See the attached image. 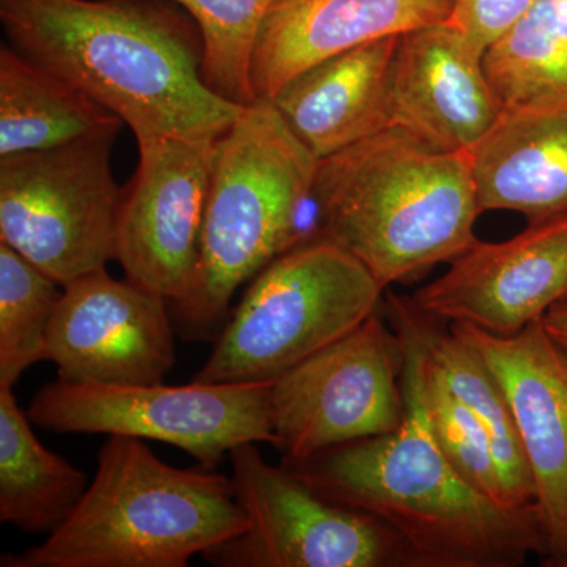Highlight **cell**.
I'll return each instance as SVG.
<instances>
[{
  "label": "cell",
  "instance_id": "cell-12",
  "mask_svg": "<svg viewBox=\"0 0 567 567\" xmlns=\"http://www.w3.org/2000/svg\"><path fill=\"white\" fill-rule=\"evenodd\" d=\"M175 334L166 298L103 268L63 287L47 361L62 382L153 385L174 368Z\"/></svg>",
  "mask_w": 567,
  "mask_h": 567
},
{
  "label": "cell",
  "instance_id": "cell-28",
  "mask_svg": "<svg viewBox=\"0 0 567 567\" xmlns=\"http://www.w3.org/2000/svg\"><path fill=\"white\" fill-rule=\"evenodd\" d=\"M554 566L567 567V555H565V557H563L561 559H558V561L555 563Z\"/></svg>",
  "mask_w": 567,
  "mask_h": 567
},
{
  "label": "cell",
  "instance_id": "cell-21",
  "mask_svg": "<svg viewBox=\"0 0 567 567\" xmlns=\"http://www.w3.org/2000/svg\"><path fill=\"white\" fill-rule=\"evenodd\" d=\"M410 300V298H409ZM412 303V301H410ZM413 305V303H412ZM415 308V306H413ZM425 358L446 386L486 431L502 477L507 506L536 503V483L502 388L480 353L461 336L415 308Z\"/></svg>",
  "mask_w": 567,
  "mask_h": 567
},
{
  "label": "cell",
  "instance_id": "cell-18",
  "mask_svg": "<svg viewBox=\"0 0 567 567\" xmlns=\"http://www.w3.org/2000/svg\"><path fill=\"white\" fill-rule=\"evenodd\" d=\"M399 37L309 66L270 102L295 136L323 159L391 126L390 81Z\"/></svg>",
  "mask_w": 567,
  "mask_h": 567
},
{
  "label": "cell",
  "instance_id": "cell-8",
  "mask_svg": "<svg viewBox=\"0 0 567 567\" xmlns=\"http://www.w3.org/2000/svg\"><path fill=\"white\" fill-rule=\"evenodd\" d=\"M271 382L188 385L48 383L33 395L28 416L54 434H102L156 440L216 470L234 447L270 443Z\"/></svg>",
  "mask_w": 567,
  "mask_h": 567
},
{
  "label": "cell",
  "instance_id": "cell-3",
  "mask_svg": "<svg viewBox=\"0 0 567 567\" xmlns=\"http://www.w3.org/2000/svg\"><path fill=\"white\" fill-rule=\"evenodd\" d=\"M311 200L316 234L353 254L385 289L420 281L480 241L468 155L401 126L320 159Z\"/></svg>",
  "mask_w": 567,
  "mask_h": 567
},
{
  "label": "cell",
  "instance_id": "cell-5",
  "mask_svg": "<svg viewBox=\"0 0 567 567\" xmlns=\"http://www.w3.org/2000/svg\"><path fill=\"white\" fill-rule=\"evenodd\" d=\"M319 162L267 99L245 106L216 140L196 278L188 297L169 305L178 336L215 341L238 290L300 241L298 215Z\"/></svg>",
  "mask_w": 567,
  "mask_h": 567
},
{
  "label": "cell",
  "instance_id": "cell-14",
  "mask_svg": "<svg viewBox=\"0 0 567 567\" xmlns=\"http://www.w3.org/2000/svg\"><path fill=\"white\" fill-rule=\"evenodd\" d=\"M450 328L480 353L509 404L550 539L546 565L554 566L567 555V352L540 320L513 336Z\"/></svg>",
  "mask_w": 567,
  "mask_h": 567
},
{
  "label": "cell",
  "instance_id": "cell-13",
  "mask_svg": "<svg viewBox=\"0 0 567 567\" xmlns=\"http://www.w3.org/2000/svg\"><path fill=\"white\" fill-rule=\"evenodd\" d=\"M410 301L439 322L520 333L567 301V212L528 223L509 240L477 241Z\"/></svg>",
  "mask_w": 567,
  "mask_h": 567
},
{
  "label": "cell",
  "instance_id": "cell-27",
  "mask_svg": "<svg viewBox=\"0 0 567 567\" xmlns=\"http://www.w3.org/2000/svg\"><path fill=\"white\" fill-rule=\"evenodd\" d=\"M540 322L547 334L567 352V301L548 309Z\"/></svg>",
  "mask_w": 567,
  "mask_h": 567
},
{
  "label": "cell",
  "instance_id": "cell-26",
  "mask_svg": "<svg viewBox=\"0 0 567 567\" xmlns=\"http://www.w3.org/2000/svg\"><path fill=\"white\" fill-rule=\"evenodd\" d=\"M532 3L533 0H454L447 21L484 54L524 17Z\"/></svg>",
  "mask_w": 567,
  "mask_h": 567
},
{
  "label": "cell",
  "instance_id": "cell-11",
  "mask_svg": "<svg viewBox=\"0 0 567 567\" xmlns=\"http://www.w3.org/2000/svg\"><path fill=\"white\" fill-rule=\"evenodd\" d=\"M218 137L137 141L140 164L123 189L117 254L130 281L169 305L192 292Z\"/></svg>",
  "mask_w": 567,
  "mask_h": 567
},
{
  "label": "cell",
  "instance_id": "cell-17",
  "mask_svg": "<svg viewBox=\"0 0 567 567\" xmlns=\"http://www.w3.org/2000/svg\"><path fill=\"white\" fill-rule=\"evenodd\" d=\"M466 155L481 212L528 223L567 212V92L503 110Z\"/></svg>",
  "mask_w": 567,
  "mask_h": 567
},
{
  "label": "cell",
  "instance_id": "cell-6",
  "mask_svg": "<svg viewBox=\"0 0 567 567\" xmlns=\"http://www.w3.org/2000/svg\"><path fill=\"white\" fill-rule=\"evenodd\" d=\"M385 290L341 245L303 238L248 282L193 380L274 382L379 312Z\"/></svg>",
  "mask_w": 567,
  "mask_h": 567
},
{
  "label": "cell",
  "instance_id": "cell-24",
  "mask_svg": "<svg viewBox=\"0 0 567 567\" xmlns=\"http://www.w3.org/2000/svg\"><path fill=\"white\" fill-rule=\"evenodd\" d=\"M192 17L203 40L204 80L229 102H256L252 61L275 0H169Z\"/></svg>",
  "mask_w": 567,
  "mask_h": 567
},
{
  "label": "cell",
  "instance_id": "cell-20",
  "mask_svg": "<svg viewBox=\"0 0 567 567\" xmlns=\"http://www.w3.org/2000/svg\"><path fill=\"white\" fill-rule=\"evenodd\" d=\"M32 425L11 388H0V522L50 536L80 505L89 480L41 445Z\"/></svg>",
  "mask_w": 567,
  "mask_h": 567
},
{
  "label": "cell",
  "instance_id": "cell-25",
  "mask_svg": "<svg viewBox=\"0 0 567 567\" xmlns=\"http://www.w3.org/2000/svg\"><path fill=\"white\" fill-rule=\"evenodd\" d=\"M425 404H427L429 420H431L436 442L462 480L492 502L507 506L502 477L496 468L486 431L473 415L472 410L431 368L427 358H425Z\"/></svg>",
  "mask_w": 567,
  "mask_h": 567
},
{
  "label": "cell",
  "instance_id": "cell-2",
  "mask_svg": "<svg viewBox=\"0 0 567 567\" xmlns=\"http://www.w3.org/2000/svg\"><path fill=\"white\" fill-rule=\"evenodd\" d=\"M11 47L136 136L219 137L245 106L204 80L203 40L162 0H0Z\"/></svg>",
  "mask_w": 567,
  "mask_h": 567
},
{
  "label": "cell",
  "instance_id": "cell-16",
  "mask_svg": "<svg viewBox=\"0 0 567 567\" xmlns=\"http://www.w3.org/2000/svg\"><path fill=\"white\" fill-rule=\"evenodd\" d=\"M454 0H275L252 61L257 99L341 52L450 20Z\"/></svg>",
  "mask_w": 567,
  "mask_h": 567
},
{
  "label": "cell",
  "instance_id": "cell-23",
  "mask_svg": "<svg viewBox=\"0 0 567 567\" xmlns=\"http://www.w3.org/2000/svg\"><path fill=\"white\" fill-rule=\"evenodd\" d=\"M63 287L0 241V388L47 361L48 333Z\"/></svg>",
  "mask_w": 567,
  "mask_h": 567
},
{
  "label": "cell",
  "instance_id": "cell-1",
  "mask_svg": "<svg viewBox=\"0 0 567 567\" xmlns=\"http://www.w3.org/2000/svg\"><path fill=\"white\" fill-rule=\"evenodd\" d=\"M386 319L406 339L405 415L391 434L281 462L319 494L393 529L420 567H517L550 557L537 503L509 507L462 480L436 442L425 404V354L409 298L386 295Z\"/></svg>",
  "mask_w": 567,
  "mask_h": 567
},
{
  "label": "cell",
  "instance_id": "cell-15",
  "mask_svg": "<svg viewBox=\"0 0 567 567\" xmlns=\"http://www.w3.org/2000/svg\"><path fill=\"white\" fill-rule=\"evenodd\" d=\"M502 111L483 52L456 25L439 22L399 37L390 81L391 126L443 151L466 153Z\"/></svg>",
  "mask_w": 567,
  "mask_h": 567
},
{
  "label": "cell",
  "instance_id": "cell-19",
  "mask_svg": "<svg viewBox=\"0 0 567 567\" xmlns=\"http://www.w3.org/2000/svg\"><path fill=\"white\" fill-rule=\"evenodd\" d=\"M125 125L102 104L10 43L0 47V156L51 151Z\"/></svg>",
  "mask_w": 567,
  "mask_h": 567
},
{
  "label": "cell",
  "instance_id": "cell-9",
  "mask_svg": "<svg viewBox=\"0 0 567 567\" xmlns=\"http://www.w3.org/2000/svg\"><path fill=\"white\" fill-rule=\"evenodd\" d=\"M246 528L205 551L216 567H420L404 540L375 517L333 502L257 443L229 454Z\"/></svg>",
  "mask_w": 567,
  "mask_h": 567
},
{
  "label": "cell",
  "instance_id": "cell-22",
  "mask_svg": "<svg viewBox=\"0 0 567 567\" xmlns=\"http://www.w3.org/2000/svg\"><path fill=\"white\" fill-rule=\"evenodd\" d=\"M484 69L502 110L567 92V0H533L484 52Z\"/></svg>",
  "mask_w": 567,
  "mask_h": 567
},
{
  "label": "cell",
  "instance_id": "cell-4",
  "mask_svg": "<svg viewBox=\"0 0 567 567\" xmlns=\"http://www.w3.org/2000/svg\"><path fill=\"white\" fill-rule=\"evenodd\" d=\"M246 528L233 480L164 464L141 439L110 435L80 505L2 567H186Z\"/></svg>",
  "mask_w": 567,
  "mask_h": 567
},
{
  "label": "cell",
  "instance_id": "cell-10",
  "mask_svg": "<svg viewBox=\"0 0 567 567\" xmlns=\"http://www.w3.org/2000/svg\"><path fill=\"white\" fill-rule=\"evenodd\" d=\"M405 364L404 333L375 312L274 380L270 421L282 462L398 431Z\"/></svg>",
  "mask_w": 567,
  "mask_h": 567
},
{
  "label": "cell",
  "instance_id": "cell-7",
  "mask_svg": "<svg viewBox=\"0 0 567 567\" xmlns=\"http://www.w3.org/2000/svg\"><path fill=\"white\" fill-rule=\"evenodd\" d=\"M117 134L0 156V241L65 287L117 254Z\"/></svg>",
  "mask_w": 567,
  "mask_h": 567
}]
</instances>
